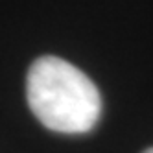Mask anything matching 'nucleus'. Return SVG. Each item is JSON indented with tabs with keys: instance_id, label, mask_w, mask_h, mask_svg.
Here are the masks:
<instances>
[{
	"instance_id": "1",
	"label": "nucleus",
	"mask_w": 153,
	"mask_h": 153,
	"mask_svg": "<svg viewBox=\"0 0 153 153\" xmlns=\"http://www.w3.org/2000/svg\"><path fill=\"white\" fill-rule=\"evenodd\" d=\"M26 94L35 118L56 133H89L102 116V96L92 79L56 56L31 63Z\"/></svg>"
},
{
	"instance_id": "2",
	"label": "nucleus",
	"mask_w": 153,
	"mask_h": 153,
	"mask_svg": "<svg viewBox=\"0 0 153 153\" xmlns=\"http://www.w3.org/2000/svg\"><path fill=\"white\" fill-rule=\"evenodd\" d=\"M144 153H153V148H149V149H146Z\"/></svg>"
}]
</instances>
